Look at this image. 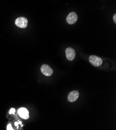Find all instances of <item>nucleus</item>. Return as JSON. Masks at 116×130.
<instances>
[{"instance_id":"1","label":"nucleus","mask_w":116,"mask_h":130,"mask_svg":"<svg viewBox=\"0 0 116 130\" xmlns=\"http://www.w3.org/2000/svg\"><path fill=\"white\" fill-rule=\"evenodd\" d=\"M28 20L24 17H19L15 20V24L18 27L20 28H25L28 25Z\"/></svg>"},{"instance_id":"2","label":"nucleus","mask_w":116,"mask_h":130,"mask_svg":"<svg viewBox=\"0 0 116 130\" xmlns=\"http://www.w3.org/2000/svg\"><path fill=\"white\" fill-rule=\"evenodd\" d=\"M89 61L93 66L96 67L100 66L102 63V61L100 58L94 55H92L89 57Z\"/></svg>"},{"instance_id":"3","label":"nucleus","mask_w":116,"mask_h":130,"mask_svg":"<svg viewBox=\"0 0 116 130\" xmlns=\"http://www.w3.org/2000/svg\"><path fill=\"white\" fill-rule=\"evenodd\" d=\"M41 71L42 74L46 76H50L53 73L52 69L47 64L42 65L41 68Z\"/></svg>"},{"instance_id":"4","label":"nucleus","mask_w":116,"mask_h":130,"mask_svg":"<svg viewBox=\"0 0 116 130\" xmlns=\"http://www.w3.org/2000/svg\"><path fill=\"white\" fill-rule=\"evenodd\" d=\"M78 19V16L74 12H71L68 15L66 20L68 24H73L76 22Z\"/></svg>"},{"instance_id":"5","label":"nucleus","mask_w":116,"mask_h":130,"mask_svg":"<svg viewBox=\"0 0 116 130\" xmlns=\"http://www.w3.org/2000/svg\"><path fill=\"white\" fill-rule=\"evenodd\" d=\"M66 58L68 60H73L75 57V53L74 50L71 47L67 48L66 50Z\"/></svg>"},{"instance_id":"6","label":"nucleus","mask_w":116,"mask_h":130,"mask_svg":"<svg viewBox=\"0 0 116 130\" xmlns=\"http://www.w3.org/2000/svg\"><path fill=\"white\" fill-rule=\"evenodd\" d=\"M18 113L20 117L23 119H28L29 118L28 110L24 107H21L18 109Z\"/></svg>"},{"instance_id":"7","label":"nucleus","mask_w":116,"mask_h":130,"mask_svg":"<svg viewBox=\"0 0 116 130\" xmlns=\"http://www.w3.org/2000/svg\"><path fill=\"white\" fill-rule=\"evenodd\" d=\"M79 96V93L78 91H73L71 92L68 96V100L70 102H74Z\"/></svg>"},{"instance_id":"8","label":"nucleus","mask_w":116,"mask_h":130,"mask_svg":"<svg viewBox=\"0 0 116 130\" xmlns=\"http://www.w3.org/2000/svg\"><path fill=\"white\" fill-rule=\"evenodd\" d=\"M15 112V109L14 108H11L10 109L9 112V114H12V113L14 114Z\"/></svg>"},{"instance_id":"9","label":"nucleus","mask_w":116,"mask_h":130,"mask_svg":"<svg viewBox=\"0 0 116 130\" xmlns=\"http://www.w3.org/2000/svg\"><path fill=\"white\" fill-rule=\"evenodd\" d=\"M7 130H13V128L11 127V125L10 124H9L7 126Z\"/></svg>"},{"instance_id":"10","label":"nucleus","mask_w":116,"mask_h":130,"mask_svg":"<svg viewBox=\"0 0 116 130\" xmlns=\"http://www.w3.org/2000/svg\"><path fill=\"white\" fill-rule=\"evenodd\" d=\"M113 21H114L115 23H116V14H115L113 17Z\"/></svg>"},{"instance_id":"11","label":"nucleus","mask_w":116,"mask_h":130,"mask_svg":"<svg viewBox=\"0 0 116 130\" xmlns=\"http://www.w3.org/2000/svg\"><path fill=\"white\" fill-rule=\"evenodd\" d=\"M18 124H19V123H18V122H15V125L16 126H18Z\"/></svg>"},{"instance_id":"12","label":"nucleus","mask_w":116,"mask_h":130,"mask_svg":"<svg viewBox=\"0 0 116 130\" xmlns=\"http://www.w3.org/2000/svg\"><path fill=\"white\" fill-rule=\"evenodd\" d=\"M18 123H19V124H21V123H22V122H21V121H19Z\"/></svg>"}]
</instances>
